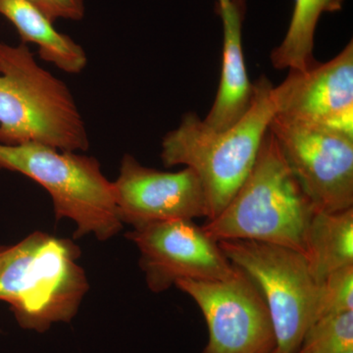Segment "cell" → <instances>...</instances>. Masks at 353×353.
Segmentation results:
<instances>
[{"instance_id":"8","label":"cell","mask_w":353,"mask_h":353,"mask_svg":"<svg viewBox=\"0 0 353 353\" xmlns=\"http://www.w3.org/2000/svg\"><path fill=\"white\" fill-rule=\"evenodd\" d=\"M269 130L316 210L353 208V138L277 114Z\"/></svg>"},{"instance_id":"4","label":"cell","mask_w":353,"mask_h":353,"mask_svg":"<svg viewBox=\"0 0 353 353\" xmlns=\"http://www.w3.org/2000/svg\"><path fill=\"white\" fill-rule=\"evenodd\" d=\"M71 241L34 233L6 248L0 261V301L10 305L20 326L44 332L70 322L88 290Z\"/></svg>"},{"instance_id":"21","label":"cell","mask_w":353,"mask_h":353,"mask_svg":"<svg viewBox=\"0 0 353 353\" xmlns=\"http://www.w3.org/2000/svg\"><path fill=\"white\" fill-rule=\"evenodd\" d=\"M345 353H353V350H350V352H345Z\"/></svg>"},{"instance_id":"10","label":"cell","mask_w":353,"mask_h":353,"mask_svg":"<svg viewBox=\"0 0 353 353\" xmlns=\"http://www.w3.org/2000/svg\"><path fill=\"white\" fill-rule=\"evenodd\" d=\"M121 222L132 228L164 221L208 218L205 192L196 172H162L126 154L113 182Z\"/></svg>"},{"instance_id":"7","label":"cell","mask_w":353,"mask_h":353,"mask_svg":"<svg viewBox=\"0 0 353 353\" xmlns=\"http://www.w3.org/2000/svg\"><path fill=\"white\" fill-rule=\"evenodd\" d=\"M236 267L224 280H181L175 285L194 299L208 329L201 353H272L277 339L257 285Z\"/></svg>"},{"instance_id":"1","label":"cell","mask_w":353,"mask_h":353,"mask_svg":"<svg viewBox=\"0 0 353 353\" xmlns=\"http://www.w3.org/2000/svg\"><path fill=\"white\" fill-rule=\"evenodd\" d=\"M276 113L275 90L263 76L253 83L252 104L234 126L214 131L190 112L164 137L165 167L185 165L199 176L208 201L206 220L219 214L250 174Z\"/></svg>"},{"instance_id":"16","label":"cell","mask_w":353,"mask_h":353,"mask_svg":"<svg viewBox=\"0 0 353 353\" xmlns=\"http://www.w3.org/2000/svg\"><path fill=\"white\" fill-rule=\"evenodd\" d=\"M350 350H353V311L312 323L296 353H345Z\"/></svg>"},{"instance_id":"14","label":"cell","mask_w":353,"mask_h":353,"mask_svg":"<svg viewBox=\"0 0 353 353\" xmlns=\"http://www.w3.org/2000/svg\"><path fill=\"white\" fill-rule=\"evenodd\" d=\"M304 256L317 285L334 271L353 265V208L316 210L306 229Z\"/></svg>"},{"instance_id":"19","label":"cell","mask_w":353,"mask_h":353,"mask_svg":"<svg viewBox=\"0 0 353 353\" xmlns=\"http://www.w3.org/2000/svg\"><path fill=\"white\" fill-rule=\"evenodd\" d=\"M231 3V0H217V12L220 14L223 11L226 10Z\"/></svg>"},{"instance_id":"17","label":"cell","mask_w":353,"mask_h":353,"mask_svg":"<svg viewBox=\"0 0 353 353\" xmlns=\"http://www.w3.org/2000/svg\"><path fill=\"white\" fill-rule=\"evenodd\" d=\"M348 311H353V265L334 271L318 285L312 323Z\"/></svg>"},{"instance_id":"11","label":"cell","mask_w":353,"mask_h":353,"mask_svg":"<svg viewBox=\"0 0 353 353\" xmlns=\"http://www.w3.org/2000/svg\"><path fill=\"white\" fill-rule=\"evenodd\" d=\"M275 90L277 115L353 138V43L326 63L289 70Z\"/></svg>"},{"instance_id":"13","label":"cell","mask_w":353,"mask_h":353,"mask_svg":"<svg viewBox=\"0 0 353 353\" xmlns=\"http://www.w3.org/2000/svg\"><path fill=\"white\" fill-rule=\"evenodd\" d=\"M0 15L12 23L23 43L38 46L39 57L44 61L69 74L80 73L87 65L82 46L57 32L53 23L29 0H0Z\"/></svg>"},{"instance_id":"18","label":"cell","mask_w":353,"mask_h":353,"mask_svg":"<svg viewBox=\"0 0 353 353\" xmlns=\"http://www.w3.org/2000/svg\"><path fill=\"white\" fill-rule=\"evenodd\" d=\"M30 2L38 7L52 23L57 19L79 21L85 15L83 0H30Z\"/></svg>"},{"instance_id":"12","label":"cell","mask_w":353,"mask_h":353,"mask_svg":"<svg viewBox=\"0 0 353 353\" xmlns=\"http://www.w3.org/2000/svg\"><path fill=\"white\" fill-rule=\"evenodd\" d=\"M245 0H231L219 15L223 20L222 71L217 94L203 122L214 131H225L245 116L252 104L253 83H250L243 57L241 27Z\"/></svg>"},{"instance_id":"6","label":"cell","mask_w":353,"mask_h":353,"mask_svg":"<svg viewBox=\"0 0 353 353\" xmlns=\"http://www.w3.org/2000/svg\"><path fill=\"white\" fill-rule=\"evenodd\" d=\"M232 264L259 288L270 312L278 353H296L312 323L318 285L303 253L263 241H218Z\"/></svg>"},{"instance_id":"15","label":"cell","mask_w":353,"mask_h":353,"mask_svg":"<svg viewBox=\"0 0 353 353\" xmlns=\"http://www.w3.org/2000/svg\"><path fill=\"white\" fill-rule=\"evenodd\" d=\"M343 0H296L287 34L271 53L278 70H306L316 63L313 57L314 34L324 12L341 10Z\"/></svg>"},{"instance_id":"5","label":"cell","mask_w":353,"mask_h":353,"mask_svg":"<svg viewBox=\"0 0 353 353\" xmlns=\"http://www.w3.org/2000/svg\"><path fill=\"white\" fill-rule=\"evenodd\" d=\"M0 169L29 176L48 190L57 219L76 223V238L94 234L106 241L122 229L113 182L94 157L37 143H0Z\"/></svg>"},{"instance_id":"20","label":"cell","mask_w":353,"mask_h":353,"mask_svg":"<svg viewBox=\"0 0 353 353\" xmlns=\"http://www.w3.org/2000/svg\"><path fill=\"white\" fill-rule=\"evenodd\" d=\"M4 250H6V248H0V261H1L2 256H3Z\"/></svg>"},{"instance_id":"9","label":"cell","mask_w":353,"mask_h":353,"mask_svg":"<svg viewBox=\"0 0 353 353\" xmlns=\"http://www.w3.org/2000/svg\"><path fill=\"white\" fill-rule=\"evenodd\" d=\"M141 252L139 266L152 292H163L181 280H224L236 267L217 241L194 220L153 223L127 234Z\"/></svg>"},{"instance_id":"22","label":"cell","mask_w":353,"mask_h":353,"mask_svg":"<svg viewBox=\"0 0 353 353\" xmlns=\"http://www.w3.org/2000/svg\"><path fill=\"white\" fill-rule=\"evenodd\" d=\"M272 353H278V352H277V350H274V352H272Z\"/></svg>"},{"instance_id":"3","label":"cell","mask_w":353,"mask_h":353,"mask_svg":"<svg viewBox=\"0 0 353 353\" xmlns=\"http://www.w3.org/2000/svg\"><path fill=\"white\" fill-rule=\"evenodd\" d=\"M0 143H37L63 152L90 146L69 88L39 66L25 43H0Z\"/></svg>"},{"instance_id":"23","label":"cell","mask_w":353,"mask_h":353,"mask_svg":"<svg viewBox=\"0 0 353 353\" xmlns=\"http://www.w3.org/2000/svg\"><path fill=\"white\" fill-rule=\"evenodd\" d=\"M29 1H30V0H29Z\"/></svg>"},{"instance_id":"2","label":"cell","mask_w":353,"mask_h":353,"mask_svg":"<svg viewBox=\"0 0 353 353\" xmlns=\"http://www.w3.org/2000/svg\"><path fill=\"white\" fill-rule=\"evenodd\" d=\"M316 208L292 174L270 130L252 170L224 209L201 226L215 241H263L304 255Z\"/></svg>"}]
</instances>
